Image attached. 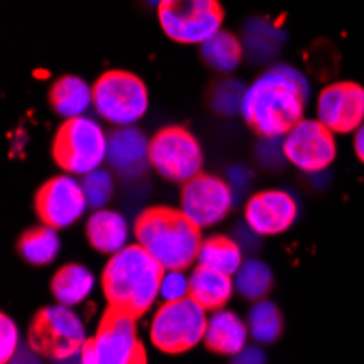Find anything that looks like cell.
<instances>
[{"instance_id":"cell-23","label":"cell","mask_w":364,"mask_h":364,"mask_svg":"<svg viewBox=\"0 0 364 364\" xmlns=\"http://www.w3.org/2000/svg\"><path fill=\"white\" fill-rule=\"evenodd\" d=\"M198 46H201L203 61L216 73H234L242 61L240 40L234 36V33H229L225 28L214 33L210 40H205Z\"/></svg>"},{"instance_id":"cell-15","label":"cell","mask_w":364,"mask_h":364,"mask_svg":"<svg viewBox=\"0 0 364 364\" xmlns=\"http://www.w3.org/2000/svg\"><path fill=\"white\" fill-rule=\"evenodd\" d=\"M245 220L257 236H279L296 220V203L284 190H262L247 201Z\"/></svg>"},{"instance_id":"cell-9","label":"cell","mask_w":364,"mask_h":364,"mask_svg":"<svg viewBox=\"0 0 364 364\" xmlns=\"http://www.w3.org/2000/svg\"><path fill=\"white\" fill-rule=\"evenodd\" d=\"M157 20L168 40L194 46L223 28L225 9L218 0H159Z\"/></svg>"},{"instance_id":"cell-22","label":"cell","mask_w":364,"mask_h":364,"mask_svg":"<svg viewBox=\"0 0 364 364\" xmlns=\"http://www.w3.org/2000/svg\"><path fill=\"white\" fill-rule=\"evenodd\" d=\"M55 227H48V225H40V227H31L26 229L24 234L18 238V253L22 255L24 262L33 264V267H46L50 264L57 253H59V236H57Z\"/></svg>"},{"instance_id":"cell-18","label":"cell","mask_w":364,"mask_h":364,"mask_svg":"<svg viewBox=\"0 0 364 364\" xmlns=\"http://www.w3.org/2000/svg\"><path fill=\"white\" fill-rule=\"evenodd\" d=\"M231 277L234 275H227V273L196 264L194 271L190 273L188 296H192V299L208 312L220 310L229 304L231 294L236 290V284Z\"/></svg>"},{"instance_id":"cell-5","label":"cell","mask_w":364,"mask_h":364,"mask_svg":"<svg viewBox=\"0 0 364 364\" xmlns=\"http://www.w3.org/2000/svg\"><path fill=\"white\" fill-rule=\"evenodd\" d=\"M57 166L68 175H87L107 159V136L96 120L87 116L65 118L50 146Z\"/></svg>"},{"instance_id":"cell-28","label":"cell","mask_w":364,"mask_h":364,"mask_svg":"<svg viewBox=\"0 0 364 364\" xmlns=\"http://www.w3.org/2000/svg\"><path fill=\"white\" fill-rule=\"evenodd\" d=\"M188 282L190 277L183 275V271H166L161 279V296L164 301H175L181 296H188Z\"/></svg>"},{"instance_id":"cell-6","label":"cell","mask_w":364,"mask_h":364,"mask_svg":"<svg viewBox=\"0 0 364 364\" xmlns=\"http://www.w3.org/2000/svg\"><path fill=\"white\" fill-rule=\"evenodd\" d=\"M208 329V310L198 306L192 296L164 301L153 314L149 336L155 349L168 355L188 353L203 343Z\"/></svg>"},{"instance_id":"cell-27","label":"cell","mask_w":364,"mask_h":364,"mask_svg":"<svg viewBox=\"0 0 364 364\" xmlns=\"http://www.w3.org/2000/svg\"><path fill=\"white\" fill-rule=\"evenodd\" d=\"M81 186H83V192L87 198V205L94 210H101L103 205H107L114 194V179L103 168H96L92 173L83 175Z\"/></svg>"},{"instance_id":"cell-1","label":"cell","mask_w":364,"mask_h":364,"mask_svg":"<svg viewBox=\"0 0 364 364\" xmlns=\"http://www.w3.org/2000/svg\"><path fill=\"white\" fill-rule=\"evenodd\" d=\"M306 101V79L288 65H277L245 90L240 114L257 136L282 138L304 120Z\"/></svg>"},{"instance_id":"cell-24","label":"cell","mask_w":364,"mask_h":364,"mask_svg":"<svg viewBox=\"0 0 364 364\" xmlns=\"http://www.w3.org/2000/svg\"><path fill=\"white\" fill-rule=\"evenodd\" d=\"M196 262L201 264V267H208V269H214V271H220L227 275H236L245 259H242L240 247L234 240L216 234V236L203 238Z\"/></svg>"},{"instance_id":"cell-30","label":"cell","mask_w":364,"mask_h":364,"mask_svg":"<svg viewBox=\"0 0 364 364\" xmlns=\"http://www.w3.org/2000/svg\"><path fill=\"white\" fill-rule=\"evenodd\" d=\"M353 153L364 164V124L353 134Z\"/></svg>"},{"instance_id":"cell-20","label":"cell","mask_w":364,"mask_h":364,"mask_svg":"<svg viewBox=\"0 0 364 364\" xmlns=\"http://www.w3.org/2000/svg\"><path fill=\"white\" fill-rule=\"evenodd\" d=\"M48 105L63 120L83 116L92 105V87L81 77L63 75L55 79L48 90Z\"/></svg>"},{"instance_id":"cell-13","label":"cell","mask_w":364,"mask_h":364,"mask_svg":"<svg viewBox=\"0 0 364 364\" xmlns=\"http://www.w3.org/2000/svg\"><path fill=\"white\" fill-rule=\"evenodd\" d=\"M316 118L334 134H355L364 124V87L355 81H336L321 90Z\"/></svg>"},{"instance_id":"cell-19","label":"cell","mask_w":364,"mask_h":364,"mask_svg":"<svg viewBox=\"0 0 364 364\" xmlns=\"http://www.w3.org/2000/svg\"><path fill=\"white\" fill-rule=\"evenodd\" d=\"M85 238L94 251L114 255L127 247L129 225L122 214L112 210H96L85 223Z\"/></svg>"},{"instance_id":"cell-11","label":"cell","mask_w":364,"mask_h":364,"mask_svg":"<svg viewBox=\"0 0 364 364\" xmlns=\"http://www.w3.org/2000/svg\"><path fill=\"white\" fill-rule=\"evenodd\" d=\"M336 151L334 131L327 129L318 118H304L301 122H296L284 136L282 146L284 157L304 173H321L332 166Z\"/></svg>"},{"instance_id":"cell-21","label":"cell","mask_w":364,"mask_h":364,"mask_svg":"<svg viewBox=\"0 0 364 364\" xmlns=\"http://www.w3.org/2000/svg\"><path fill=\"white\" fill-rule=\"evenodd\" d=\"M92 288H94V275L83 264H65L50 279V290L57 304L70 308L83 304L90 296Z\"/></svg>"},{"instance_id":"cell-17","label":"cell","mask_w":364,"mask_h":364,"mask_svg":"<svg viewBox=\"0 0 364 364\" xmlns=\"http://www.w3.org/2000/svg\"><path fill=\"white\" fill-rule=\"evenodd\" d=\"M247 336H249V325L234 312L225 308L214 310L208 318L205 329V347L218 355H240L247 349Z\"/></svg>"},{"instance_id":"cell-16","label":"cell","mask_w":364,"mask_h":364,"mask_svg":"<svg viewBox=\"0 0 364 364\" xmlns=\"http://www.w3.org/2000/svg\"><path fill=\"white\" fill-rule=\"evenodd\" d=\"M107 161L120 177H140L149 164V140L140 129L118 127L107 138Z\"/></svg>"},{"instance_id":"cell-7","label":"cell","mask_w":364,"mask_h":364,"mask_svg":"<svg viewBox=\"0 0 364 364\" xmlns=\"http://www.w3.org/2000/svg\"><path fill=\"white\" fill-rule=\"evenodd\" d=\"M28 347L48 360H68L81 353L85 345V325L70 306H46L28 323Z\"/></svg>"},{"instance_id":"cell-4","label":"cell","mask_w":364,"mask_h":364,"mask_svg":"<svg viewBox=\"0 0 364 364\" xmlns=\"http://www.w3.org/2000/svg\"><path fill=\"white\" fill-rule=\"evenodd\" d=\"M79 358L83 364H144L146 349L138 336V316L107 304L96 334L85 341Z\"/></svg>"},{"instance_id":"cell-12","label":"cell","mask_w":364,"mask_h":364,"mask_svg":"<svg viewBox=\"0 0 364 364\" xmlns=\"http://www.w3.org/2000/svg\"><path fill=\"white\" fill-rule=\"evenodd\" d=\"M85 208L87 198L83 186L68 173L44 181L36 192V201H33L38 218L55 229L73 227L83 216Z\"/></svg>"},{"instance_id":"cell-29","label":"cell","mask_w":364,"mask_h":364,"mask_svg":"<svg viewBox=\"0 0 364 364\" xmlns=\"http://www.w3.org/2000/svg\"><path fill=\"white\" fill-rule=\"evenodd\" d=\"M0 338H3V349H0V362H9L14 358V353L18 351L20 334H18L16 323L7 314L0 316Z\"/></svg>"},{"instance_id":"cell-14","label":"cell","mask_w":364,"mask_h":364,"mask_svg":"<svg viewBox=\"0 0 364 364\" xmlns=\"http://www.w3.org/2000/svg\"><path fill=\"white\" fill-rule=\"evenodd\" d=\"M234 198H231L229 186L208 173H198L196 177L181 183V210L198 225V227H212L223 220Z\"/></svg>"},{"instance_id":"cell-25","label":"cell","mask_w":364,"mask_h":364,"mask_svg":"<svg viewBox=\"0 0 364 364\" xmlns=\"http://www.w3.org/2000/svg\"><path fill=\"white\" fill-rule=\"evenodd\" d=\"M247 325H249V334L255 338V343H262V345L279 341L284 332V318H282L279 308L275 304L262 301V299L255 301V306L251 308Z\"/></svg>"},{"instance_id":"cell-10","label":"cell","mask_w":364,"mask_h":364,"mask_svg":"<svg viewBox=\"0 0 364 364\" xmlns=\"http://www.w3.org/2000/svg\"><path fill=\"white\" fill-rule=\"evenodd\" d=\"M149 164L164 179L186 183L203 173V149L192 131L171 124L159 129L149 140Z\"/></svg>"},{"instance_id":"cell-26","label":"cell","mask_w":364,"mask_h":364,"mask_svg":"<svg viewBox=\"0 0 364 364\" xmlns=\"http://www.w3.org/2000/svg\"><path fill=\"white\" fill-rule=\"evenodd\" d=\"M236 290L249 301H259L269 294L273 286V273L259 259H245L238 273L234 275Z\"/></svg>"},{"instance_id":"cell-2","label":"cell","mask_w":364,"mask_h":364,"mask_svg":"<svg viewBox=\"0 0 364 364\" xmlns=\"http://www.w3.org/2000/svg\"><path fill=\"white\" fill-rule=\"evenodd\" d=\"M164 275L166 269L136 242L109 257L101 275V288L109 306L122 308L140 318L161 294Z\"/></svg>"},{"instance_id":"cell-8","label":"cell","mask_w":364,"mask_h":364,"mask_svg":"<svg viewBox=\"0 0 364 364\" xmlns=\"http://www.w3.org/2000/svg\"><path fill=\"white\" fill-rule=\"evenodd\" d=\"M92 105L103 120L116 127H131L149 109L146 83L134 73L107 70L92 85Z\"/></svg>"},{"instance_id":"cell-3","label":"cell","mask_w":364,"mask_h":364,"mask_svg":"<svg viewBox=\"0 0 364 364\" xmlns=\"http://www.w3.org/2000/svg\"><path fill=\"white\" fill-rule=\"evenodd\" d=\"M201 229L181 208L153 205L136 218L134 236L166 271H188L203 245Z\"/></svg>"}]
</instances>
